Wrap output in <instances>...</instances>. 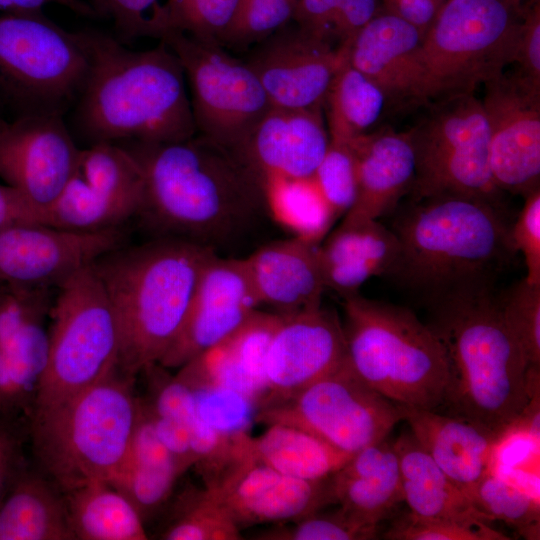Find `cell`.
I'll return each instance as SVG.
<instances>
[{"instance_id": "cell-1", "label": "cell", "mask_w": 540, "mask_h": 540, "mask_svg": "<svg viewBox=\"0 0 540 540\" xmlns=\"http://www.w3.org/2000/svg\"><path fill=\"white\" fill-rule=\"evenodd\" d=\"M143 175L136 216L156 237L215 251L267 210L264 176L235 151L202 135L164 143L123 142Z\"/></svg>"}, {"instance_id": "cell-2", "label": "cell", "mask_w": 540, "mask_h": 540, "mask_svg": "<svg viewBox=\"0 0 540 540\" xmlns=\"http://www.w3.org/2000/svg\"><path fill=\"white\" fill-rule=\"evenodd\" d=\"M502 209L464 195L411 201L391 229L399 252L386 275L427 308L495 291L516 251Z\"/></svg>"}, {"instance_id": "cell-3", "label": "cell", "mask_w": 540, "mask_h": 540, "mask_svg": "<svg viewBox=\"0 0 540 540\" xmlns=\"http://www.w3.org/2000/svg\"><path fill=\"white\" fill-rule=\"evenodd\" d=\"M86 33L90 67L73 122L90 144L175 142L196 134L184 70L164 41L134 51L102 32Z\"/></svg>"}, {"instance_id": "cell-4", "label": "cell", "mask_w": 540, "mask_h": 540, "mask_svg": "<svg viewBox=\"0 0 540 540\" xmlns=\"http://www.w3.org/2000/svg\"><path fill=\"white\" fill-rule=\"evenodd\" d=\"M427 311V325L447 360L442 407L499 439L539 396L540 370L529 369L503 319L496 290L458 297Z\"/></svg>"}, {"instance_id": "cell-5", "label": "cell", "mask_w": 540, "mask_h": 540, "mask_svg": "<svg viewBox=\"0 0 540 540\" xmlns=\"http://www.w3.org/2000/svg\"><path fill=\"white\" fill-rule=\"evenodd\" d=\"M216 254L186 240L156 237L123 245L93 263L117 317L119 370L137 377L158 363L176 338L199 276Z\"/></svg>"}, {"instance_id": "cell-6", "label": "cell", "mask_w": 540, "mask_h": 540, "mask_svg": "<svg viewBox=\"0 0 540 540\" xmlns=\"http://www.w3.org/2000/svg\"><path fill=\"white\" fill-rule=\"evenodd\" d=\"M136 377L119 368L29 420L32 463L63 492L108 481L123 464L140 411Z\"/></svg>"}, {"instance_id": "cell-7", "label": "cell", "mask_w": 540, "mask_h": 540, "mask_svg": "<svg viewBox=\"0 0 540 540\" xmlns=\"http://www.w3.org/2000/svg\"><path fill=\"white\" fill-rule=\"evenodd\" d=\"M343 299L346 360L354 373L396 404L440 409L447 360L429 326L402 306L359 293Z\"/></svg>"}, {"instance_id": "cell-8", "label": "cell", "mask_w": 540, "mask_h": 540, "mask_svg": "<svg viewBox=\"0 0 540 540\" xmlns=\"http://www.w3.org/2000/svg\"><path fill=\"white\" fill-rule=\"evenodd\" d=\"M528 5L521 0H446L422 40L427 104L474 93L502 74L514 61Z\"/></svg>"}, {"instance_id": "cell-9", "label": "cell", "mask_w": 540, "mask_h": 540, "mask_svg": "<svg viewBox=\"0 0 540 540\" xmlns=\"http://www.w3.org/2000/svg\"><path fill=\"white\" fill-rule=\"evenodd\" d=\"M90 67L86 30L42 15H0V106L13 117L61 115L74 107Z\"/></svg>"}, {"instance_id": "cell-10", "label": "cell", "mask_w": 540, "mask_h": 540, "mask_svg": "<svg viewBox=\"0 0 540 540\" xmlns=\"http://www.w3.org/2000/svg\"><path fill=\"white\" fill-rule=\"evenodd\" d=\"M49 318L48 358L34 409L93 385L119 364L117 317L92 264L57 287Z\"/></svg>"}, {"instance_id": "cell-11", "label": "cell", "mask_w": 540, "mask_h": 540, "mask_svg": "<svg viewBox=\"0 0 540 540\" xmlns=\"http://www.w3.org/2000/svg\"><path fill=\"white\" fill-rule=\"evenodd\" d=\"M408 130L416 169L409 200L455 194L486 200L501 209V192L489 165V126L474 93L432 101Z\"/></svg>"}, {"instance_id": "cell-12", "label": "cell", "mask_w": 540, "mask_h": 540, "mask_svg": "<svg viewBox=\"0 0 540 540\" xmlns=\"http://www.w3.org/2000/svg\"><path fill=\"white\" fill-rule=\"evenodd\" d=\"M401 420L398 405L363 382L347 360L255 416V424L297 427L349 454L387 438Z\"/></svg>"}, {"instance_id": "cell-13", "label": "cell", "mask_w": 540, "mask_h": 540, "mask_svg": "<svg viewBox=\"0 0 540 540\" xmlns=\"http://www.w3.org/2000/svg\"><path fill=\"white\" fill-rule=\"evenodd\" d=\"M160 40L184 70L196 133L236 150L272 107L255 72L219 44L176 30Z\"/></svg>"}, {"instance_id": "cell-14", "label": "cell", "mask_w": 540, "mask_h": 540, "mask_svg": "<svg viewBox=\"0 0 540 540\" xmlns=\"http://www.w3.org/2000/svg\"><path fill=\"white\" fill-rule=\"evenodd\" d=\"M143 175L131 153L110 142L80 149L57 199L40 211L39 223L74 232L122 228L136 218Z\"/></svg>"}, {"instance_id": "cell-15", "label": "cell", "mask_w": 540, "mask_h": 540, "mask_svg": "<svg viewBox=\"0 0 540 540\" xmlns=\"http://www.w3.org/2000/svg\"><path fill=\"white\" fill-rule=\"evenodd\" d=\"M483 85L494 184L501 192L526 197L540 182V86L518 71Z\"/></svg>"}, {"instance_id": "cell-16", "label": "cell", "mask_w": 540, "mask_h": 540, "mask_svg": "<svg viewBox=\"0 0 540 540\" xmlns=\"http://www.w3.org/2000/svg\"><path fill=\"white\" fill-rule=\"evenodd\" d=\"M56 288L0 283V415L29 421L48 358Z\"/></svg>"}, {"instance_id": "cell-17", "label": "cell", "mask_w": 540, "mask_h": 540, "mask_svg": "<svg viewBox=\"0 0 540 540\" xmlns=\"http://www.w3.org/2000/svg\"><path fill=\"white\" fill-rule=\"evenodd\" d=\"M125 242L122 228L74 232L39 223L13 225L0 230V283L57 288Z\"/></svg>"}, {"instance_id": "cell-18", "label": "cell", "mask_w": 540, "mask_h": 540, "mask_svg": "<svg viewBox=\"0 0 540 540\" xmlns=\"http://www.w3.org/2000/svg\"><path fill=\"white\" fill-rule=\"evenodd\" d=\"M79 150L64 116L0 117V178L40 211L62 192Z\"/></svg>"}, {"instance_id": "cell-19", "label": "cell", "mask_w": 540, "mask_h": 540, "mask_svg": "<svg viewBox=\"0 0 540 540\" xmlns=\"http://www.w3.org/2000/svg\"><path fill=\"white\" fill-rule=\"evenodd\" d=\"M259 306L245 260L214 254L201 271L176 338L158 363L180 368L234 333Z\"/></svg>"}, {"instance_id": "cell-20", "label": "cell", "mask_w": 540, "mask_h": 540, "mask_svg": "<svg viewBox=\"0 0 540 540\" xmlns=\"http://www.w3.org/2000/svg\"><path fill=\"white\" fill-rule=\"evenodd\" d=\"M258 44L247 63L272 107L322 109L347 48L288 25Z\"/></svg>"}, {"instance_id": "cell-21", "label": "cell", "mask_w": 540, "mask_h": 540, "mask_svg": "<svg viewBox=\"0 0 540 540\" xmlns=\"http://www.w3.org/2000/svg\"><path fill=\"white\" fill-rule=\"evenodd\" d=\"M266 358V391L258 409L284 399L346 361L343 325L321 305L281 315Z\"/></svg>"}, {"instance_id": "cell-22", "label": "cell", "mask_w": 540, "mask_h": 540, "mask_svg": "<svg viewBox=\"0 0 540 540\" xmlns=\"http://www.w3.org/2000/svg\"><path fill=\"white\" fill-rule=\"evenodd\" d=\"M330 477L317 481L295 478L247 453L208 489L242 530L260 524L293 522L336 504Z\"/></svg>"}, {"instance_id": "cell-23", "label": "cell", "mask_w": 540, "mask_h": 540, "mask_svg": "<svg viewBox=\"0 0 540 540\" xmlns=\"http://www.w3.org/2000/svg\"><path fill=\"white\" fill-rule=\"evenodd\" d=\"M422 40L416 26L382 11L342 46L349 63L382 89L388 105L425 106Z\"/></svg>"}, {"instance_id": "cell-24", "label": "cell", "mask_w": 540, "mask_h": 540, "mask_svg": "<svg viewBox=\"0 0 540 540\" xmlns=\"http://www.w3.org/2000/svg\"><path fill=\"white\" fill-rule=\"evenodd\" d=\"M329 144L321 109L271 107L233 151L263 176L311 178Z\"/></svg>"}, {"instance_id": "cell-25", "label": "cell", "mask_w": 540, "mask_h": 540, "mask_svg": "<svg viewBox=\"0 0 540 540\" xmlns=\"http://www.w3.org/2000/svg\"><path fill=\"white\" fill-rule=\"evenodd\" d=\"M348 144L356 160L357 194L342 221L378 220L412 188L416 160L410 134L382 128Z\"/></svg>"}, {"instance_id": "cell-26", "label": "cell", "mask_w": 540, "mask_h": 540, "mask_svg": "<svg viewBox=\"0 0 540 540\" xmlns=\"http://www.w3.org/2000/svg\"><path fill=\"white\" fill-rule=\"evenodd\" d=\"M244 260L260 305L281 315L321 305L326 287L318 242L293 236L268 243Z\"/></svg>"}, {"instance_id": "cell-27", "label": "cell", "mask_w": 540, "mask_h": 540, "mask_svg": "<svg viewBox=\"0 0 540 540\" xmlns=\"http://www.w3.org/2000/svg\"><path fill=\"white\" fill-rule=\"evenodd\" d=\"M397 405L420 447L466 496L493 473L498 438L488 430L456 416Z\"/></svg>"}, {"instance_id": "cell-28", "label": "cell", "mask_w": 540, "mask_h": 540, "mask_svg": "<svg viewBox=\"0 0 540 540\" xmlns=\"http://www.w3.org/2000/svg\"><path fill=\"white\" fill-rule=\"evenodd\" d=\"M330 480L336 504L363 525H379L403 501L399 459L388 437L356 452Z\"/></svg>"}, {"instance_id": "cell-29", "label": "cell", "mask_w": 540, "mask_h": 540, "mask_svg": "<svg viewBox=\"0 0 540 540\" xmlns=\"http://www.w3.org/2000/svg\"><path fill=\"white\" fill-rule=\"evenodd\" d=\"M399 252L395 233L378 220L341 222L319 245L326 289L342 298L359 293L373 276H385Z\"/></svg>"}, {"instance_id": "cell-30", "label": "cell", "mask_w": 540, "mask_h": 540, "mask_svg": "<svg viewBox=\"0 0 540 540\" xmlns=\"http://www.w3.org/2000/svg\"><path fill=\"white\" fill-rule=\"evenodd\" d=\"M181 475L176 460L159 439L140 400L128 454L109 483L134 505L145 523L168 503Z\"/></svg>"}, {"instance_id": "cell-31", "label": "cell", "mask_w": 540, "mask_h": 540, "mask_svg": "<svg viewBox=\"0 0 540 540\" xmlns=\"http://www.w3.org/2000/svg\"><path fill=\"white\" fill-rule=\"evenodd\" d=\"M0 540H75L64 492L32 462L0 504Z\"/></svg>"}, {"instance_id": "cell-32", "label": "cell", "mask_w": 540, "mask_h": 540, "mask_svg": "<svg viewBox=\"0 0 540 540\" xmlns=\"http://www.w3.org/2000/svg\"><path fill=\"white\" fill-rule=\"evenodd\" d=\"M393 443L399 459L403 501L412 513L472 525L490 522L420 447L411 432L403 433Z\"/></svg>"}, {"instance_id": "cell-33", "label": "cell", "mask_w": 540, "mask_h": 540, "mask_svg": "<svg viewBox=\"0 0 540 540\" xmlns=\"http://www.w3.org/2000/svg\"><path fill=\"white\" fill-rule=\"evenodd\" d=\"M248 455L278 472L309 481L330 477L354 454L341 451L297 427L271 424L264 433L245 439Z\"/></svg>"}, {"instance_id": "cell-34", "label": "cell", "mask_w": 540, "mask_h": 540, "mask_svg": "<svg viewBox=\"0 0 540 540\" xmlns=\"http://www.w3.org/2000/svg\"><path fill=\"white\" fill-rule=\"evenodd\" d=\"M75 540H146L134 505L108 481L88 482L64 492Z\"/></svg>"}, {"instance_id": "cell-35", "label": "cell", "mask_w": 540, "mask_h": 540, "mask_svg": "<svg viewBox=\"0 0 540 540\" xmlns=\"http://www.w3.org/2000/svg\"><path fill=\"white\" fill-rule=\"evenodd\" d=\"M146 395L140 397L159 439L184 474L194 465L191 427L195 418L193 389L159 363L146 366Z\"/></svg>"}, {"instance_id": "cell-36", "label": "cell", "mask_w": 540, "mask_h": 540, "mask_svg": "<svg viewBox=\"0 0 540 540\" xmlns=\"http://www.w3.org/2000/svg\"><path fill=\"white\" fill-rule=\"evenodd\" d=\"M388 105L386 95L348 58L337 71L324 106L330 141L350 143L368 134Z\"/></svg>"}, {"instance_id": "cell-37", "label": "cell", "mask_w": 540, "mask_h": 540, "mask_svg": "<svg viewBox=\"0 0 540 540\" xmlns=\"http://www.w3.org/2000/svg\"><path fill=\"white\" fill-rule=\"evenodd\" d=\"M267 210L294 236L318 242L336 219L313 177L264 176Z\"/></svg>"}, {"instance_id": "cell-38", "label": "cell", "mask_w": 540, "mask_h": 540, "mask_svg": "<svg viewBox=\"0 0 540 540\" xmlns=\"http://www.w3.org/2000/svg\"><path fill=\"white\" fill-rule=\"evenodd\" d=\"M164 540H240L230 513L206 487L187 486L175 499L160 533Z\"/></svg>"}, {"instance_id": "cell-39", "label": "cell", "mask_w": 540, "mask_h": 540, "mask_svg": "<svg viewBox=\"0 0 540 540\" xmlns=\"http://www.w3.org/2000/svg\"><path fill=\"white\" fill-rule=\"evenodd\" d=\"M467 497L490 522L503 521L525 538L539 539V500L504 478L488 474L467 493Z\"/></svg>"}, {"instance_id": "cell-40", "label": "cell", "mask_w": 540, "mask_h": 540, "mask_svg": "<svg viewBox=\"0 0 540 540\" xmlns=\"http://www.w3.org/2000/svg\"><path fill=\"white\" fill-rule=\"evenodd\" d=\"M192 389L196 418L226 436L250 434L258 410L253 398L226 386L211 385Z\"/></svg>"}, {"instance_id": "cell-41", "label": "cell", "mask_w": 540, "mask_h": 540, "mask_svg": "<svg viewBox=\"0 0 540 540\" xmlns=\"http://www.w3.org/2000/svg\"><path fill=\"white\" fill-rule=\"evenodd\" d=\"M97 17L110 19L118 40L162 39L171 31L168 0H85Z\"/></svg>"}, {"instance_id": "cell-42", "label": "cell", "mask_w": 540, "mask_h": 540, "mask_svg": "<svg viewBox=\"0 0 540 540\" xmlns=\"http://www.w3.org/2000/svg\"><path fill=\"white\" fill-rule=\"evenodd\" d=\"M497 300L503 319L519 343L529 369H540V284L526 278L518 281Z\"/></svg>"}, {"instance_id": "cell-43", "label": "cell", "mask_w": 540, "mask_h": 540, "mask_svg": "<svg viewBox=\"0 0 540 540\" xmlns=\"http://www.w3.org/2000/svg\"><path fill=\"white\" fill-rule=\"evenodd\" d=\"M379 525H363L352 520L340 508L334 512L317 511L302 519L274 524L256 535L261 540H367L377 537Z\"/></svg>"}, {"instance_id": "cell-44", "label": "cell", "mask_w": 540, "mask_h": 540, "mask_svg": "<svg viewBox=\"0 0 540 540\" xmlns=\"http://www.w3.org/2000/svg\"><path fill=\"white\" fill-rule=\"evenodd\" d=\"M296 0H240L222 45L244 48L259 43L293 20Z\"/></svg>"}, {"instance_id": "cell-45", "label": "cell", "mask_w": 540, "mask_h": 540, "mask_svg": "<svg viewBox=\"0 0 540 540\" xmlns=\"http://www.w3.org/2000/svg\"><path fill=\"white\" fill-rule=\"evenodd\" d=\"M239 0H168L171 31L222 46Z\"/></svg>"}, {"instance_id": "cell-46", "label": "cell", "mask_w": 540, "mask_h": 540, "mask_svg": "<svg viewBox=\"0 0 540 540\" xmlns=\"http://www.w3.org/2000/svg\"><path fill=\"white\" fill-rule=\"evenodd\" d=\"M313 180L334 217L344 216L357 194L356 160L350 144L330 141Z\"/></svg>"}, {"instance_id": "cell-47", "label": "cell", "mask_w": 540, "mask_h": 540, "mask_svg": "<svg viewBox=\"0 0 540 540\" xmlns=\"http://www.w3.org/2000/svg\"><path fill=\"white\" fill-rule=\"evenodd\" d=\"M389 540H507L489 524L472 525L453 520L430 518L409 511L399 515L383 534Z\"/></svg>"}, {"instance_id": "cell-48", "label": "cell", "mask_w": 540, "mask_h": 540, "mask_svg": "<svg viewBox=\"0 0 540 540\" xmlns=\"http://www.w3.org/2000/svg\"><path fill=\"white\" fill-rule=\"evenodd\" d=\"M524 205L509 227L513 249L523 254L527 269L526 280L540 284V189L524 197Z\"/></svg>"}, {"instance_id": "cell-49", "label": "cell", "mask_w": 540, "mask_h": 540, "mask_svg": "<svg viewBox=\"0 0 540 540\" xmlns=\"http://www.w3.org/2000/svg\"><path fill=\"white\" fill-rule=\"evenodd\" d=\"M29 422L0 415V504L30 464L26 455Z\"/></svg>"}, {"instance_id": "cell-50", "label": "cell", "mask_w": 540, "mask_h": 540, "mask_svg": "<svg viewBox=\"0 0 540 540\" xmlns=\"http://www.w3.org/2000/svg\"><path fill=\"white\" fill-rule=\"evenodd\" d=\"M518 72L540 86V1L526 8L520 27L514 61Z\"/></svg>"}, {"instance_id": "cell-51", "label": "cell", "mask_w": 540, "mask_h": 540, "mask_svg": "<svg viewBox=\"0 0 540 540\" xmlns=\"http://www.w3.org/2000/svg\"><path fill=\"white\" fill-rule=\"evenodd\" d=\"M382 11V0H341L332 20L330 41H338V46L348 44Z\"/></svg>"}, {"instance_id": "cell-52", "label": "cell", "mask_w": 540, "mask_h": 540, "mask_svg": "<svg viewBox=\"0 0 540 540\" xmlns=\"http://www.w3.org/2000/svg\"><path fill=\"white\" fill-rule=\"evenodd\" d=\"M341 0H296L293 20L304 32L330 41V28Z\"/></svg>"}, {"instance_id": "cell-53", "label": "cell", "mask_w": 540, "mask_h": 540, "mask_svg": "<svg viewBox=\"0 0 540 540\" xmlns=\"http://www.w3.org/2000/svg\"><path fill=\"white\" fill-rule=\"evenodd\" d=\"M39 217L37 206L13 187L0 184V230L17 224L39 223Z\"/></svg>"}, {"instance_id": "cell-54", "label": "cell", "mask_w": 540, "mask_h": 540, "mask_svg": "<svg viewBox=\"0 0 540 540\" xmlns=\"http://www.w3.org/2000/svg\"><path fill=\"white\" fill-rule=\"evenodd\" d=\"M446 0H382L383 11L416 26L424 35Z\"/></svg>"}, {"instance_id": "cell-55", "label": "cell", "mask_w": 540, "mask_h": 540, "mask_svg": "<svg viewBox=\"0 0 540 540\" xmlns=\"http://www.w3.org/2000/svg\"><path fill=\"white\" fill-rule=\"evenodd\" d=\"M57 4L82 16L97 17L85 0H0V15H42L44 8Z\"/></svg>"}, {"instance_id": "cell-56", "label": "cell", "mask_w": 540, "mask_h": 540, "mask_svg": "<svg viewBox=\"0 0 540 540\" xmlns=\"http://www.w3.org/2000/svg\"><path fill=\"white\" fill-rule=\"evenodd\" d=\"M521 1H522L523 3H525V4H530V3H532V2H534V1H536V0H521Z\"/></svg>"}, {"instance_id": "cell-57", "label": "cell", "mask_w": 540, "mask_h": 540, "mask_svg": "<svg viewBox=\"0 0 540 540\" xmlns=\"http://www.w3.org/2000/svg\"><path fill=\"white\" fill-rule=\"evenodd\" d=\"M0 109H1V106H0Z\"/></svg>"}, {"instance_id": "cell-58", "label": "cell", "mask_w": 540, "mask_h": 540, "mask_svg": "<svg viewBox=\"0 0 540 540\" xmlns=\"http://www.w3.org/2000/svg\"><path fill=\"white\" fill-rule=\"evenodd\" d=\"M240 1V0H239Z\"/></svg>"}]
</instances>
